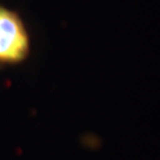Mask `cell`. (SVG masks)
<instances>
[{"label": "cell", "instance_id": "obj_1", "mask_svg": "<svg viewBox=\"0 0 160 160\" xmlns=\"http://www.w3.org/2000/svg\"><path fill=\"white\" fill-rule=\"evenodd\" d=\"M30 50L28 31L17 13L0 6V62L19 63Z\"/></svg>", "mask_w": 160, "mask_h": 160}]
</instances>
